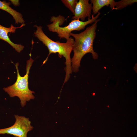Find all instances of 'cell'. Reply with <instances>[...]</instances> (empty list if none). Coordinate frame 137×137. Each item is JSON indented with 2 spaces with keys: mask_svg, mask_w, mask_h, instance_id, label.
<instances>
[{
  "mask_svg": "<svg viewBox=\"0 0 137 137\" xmlns=\"http://www.w3.org/2000/svg\"><path fill=\"white\" fill-rule=\"evenodd\" d=\"M100 20L97 19L91 26L80 33H71L70 36L74 39L72 48L74 54L71 59L72 72L76 73L79 71L81 59L86 54L91 53L94 59H98V55L94 50L93 44L96 35L97 23Z\"/></svg>",
  "mask_w": 137,
  "mask_h": 137,
  "instance_id": "6da1fadb",
  "label": "cell"
},
{
  "mask_svg": "<svg viewBox=\"0 0 137 137\" xmlns=\"http://www.w3.org/2000/svg\"><path fill=\"white\" fill-rule=\"evenodd\" d=\"M34 27L37 28L34 33L35 36L47 47L49 51L48 55L43 61V64L47 61L49 56L52 53H57L60 58L63 56L65 58L66 75L64 84L69 79L70 74L72 72L70 55L72 51V46L74 42V39L70 37L69 39L66 40V42L64 43H61L59 41H55L50 39L45 34L42 30V26L35 25Z\"/></svg>",
  "mask_w": 137,
  "mask_h": 137,
  "instance_id": "7a4b0ae2",
  "label": "cell"
},
{
  "mask_svg": "<svg viewBox=\"0 0 137 137\" xmlns=\"http://www.w3.org/2000/svg\"><path fill=\"white\" fill-rule=\"evenodd\" d=\"M30 58L27 61L26 66V74L23 77L20 75L18 69L19 63H15V66L17 72V78L15 82L12 85L4 88L3 90L7 93L10 97L17 96L20 100L21 106L23 107L27 101L34 99L35 97L33 94V91L29 89L28 79L29 71L34 60L31 58V54H29Z\"/></svg>",
  "mask_w": 137,
  "mask_h": 137,
  "instance_id": "3957f363",
  "label": "cell"
},
{
  "mask_svg": "<svg viewBox=\"0 0 137 137\" xmlns=\"http://www.w3.org/2000/svg\"><path fill=\"white\" fill-rule=\"evenodd\" d=\"M100 14L99 12L94 17L93 14L91 19L85 21L72 20L68 25L64 27H61L60 26L62 25L65 21V18L63 16L60 15L57 16H53L50 19V22L52 23L47 25V26L50 31L56 33L60 39L64 38L67 40L70 37V34L72 31H79L84 29L88 25L95 22Z\"/></svg>",
  "mask_w": 137,
  "mask_h": 137,
  "instance_id": "277c9868",
  "label": "cell"
},
{
  "mask_svg": "<svg viewBox=\"0 0 137 137\" xmlns=\"http://www.w3.org/2000/svg\"><path fill=\"white\" fill-rule=\"evenodd\" d=\"M15 122L12 126L0 129V134H6L12 135L17 137H27L28 132L33 127L28 118L23 116L15 115Z\"/></svg>",
  "mask_w": 137,
  "mask_h": 137,
  "instance_id": "5b68a950",
  "label": "cell"
},
{
  "mask_svg": "<svg viewBox=\"0 0 137 137\" xmlns=\"http://www.w3.org/2000/svg\"><path fill=\"white\" fill-rule=\"evenodd\" d=\"M92 5L89 3V0H79L77 3L74 11V16L72 19L74 20L80 19L84 21L86 18L91 19Z\"/></svg>",
  "mask_w": 137,
  "mask_h": 137,
  "instance_id": "8992f818",
  "label": "cell"
},
{
  "mask_svg": "<svg viewBox=\"0 0 137 137\" xmlns=\"http://www.w3.org/2000/svg\"><path fill=\"white\" fill-rule=\"evenodd\" d=\"M24 23L20 27H15L11 25L9 27H6L0 24V39L3 40L8 43L18 53H20L22 50L24 46L20 44H17L13 42L8 36L9 32L14 33L16 29L21 28L24 26Z\"/></svg>",
  "mask_w": 137,
  "mask_h": 137,
  "instance_id": "52a82bcc",
  "label": "cell"
},
{
  "mask_svg": "<svg viewBox=\"0 0 137 137\" xmlns=\"http://www.w3.org/2000/svg\"><path fill=\"white\" fill-rule=\"evenodd\" d=\"M10 2L0 1V9L4 10L11 14L16 24H24L25 21L22 14L13 9L10 5Z\"/></svg>",
  "mask_w": 137,
  "mask_h": 137,
  "instance_id": "ba28073f",
  "label": "cell"
},
{
  "mask_svg": "<svg viewBox=\"0 0 137 137\" xmlns=\"http://www.w3.org/2000/svg\"><path fill=\"white\" fill-rule=\"evenodd\" d=\"M93 15L97 14L102 8L109 6L112 10L115 9L116 2L114 0H91Z\"/></svg>",
  "mask_w": 137,
  "mask_h": 137,
  "instance_id": "9c48e42d",
  "label": "cell"
},
{
  "mask_svg": "<svg viewBox=\"0 0 137 137\" xmlns=\"http://www.w3.org/2000/svg\"><path fill=\"white\" fill-rule=\"evenodd\" d=\"M136 0H122L116 2L115 9L120 10L136 2Z\"/></svg>",
  "mask_w": 137,
  "mask_h": 137,
  "instance_id": "30bf717a",
  "label": "cell"
},
{
  "mask_svg": "<svg viewBox=\"0 0 137 137\" xmlns=\"http://www.w3.org/2000/svg\"><path fill=\"white\" fill-rule=\"evenodd\" d=\"M61 2L74 14L77 0H61Z\"/></svg>",
  "mask_w": 137,
  "mask_h": 137,
  "instance_id": "8fae6325",
  "label": "cell"
},
{
  "mask_svg": "<svg viewBox=\"0 0 137 137\" xmlns=\"http://www.w3.org/2000/svg\"><path fill=\"white\" fill-rule=\"evenodd\" d=\"M12 3L15 6H18L19 5V1H11Z\"/></svg>",
  "mask_w": 137,
  "mask_h": 137,
  "instance_id": "7c38bea8",
  "label": "cell"
},
{
  "mask_svg": "<svg viewBox=\"0 0 137 137\" xmlns=\"http://www.w3.org/2000/svg\"></svg>",
  "mask_w": 137,
  "mask_h": 137,
  "instance_id": "4fadbf2b",
  "label": "cell"
}]
</instances>
